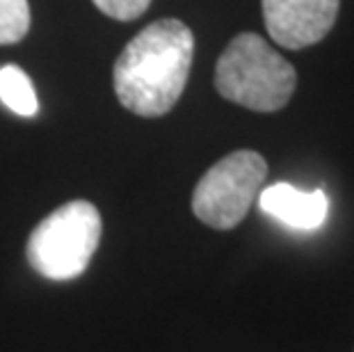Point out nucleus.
<instances>
[{
    "mask_svg": "<svg viewBox=\"0 0 354 352\" xmlns=\"http://www.w3.org/2000/svg\"><path fill=\"white\" fill-rule=\"evenodd\" d=\"M194 35L183 21L160 19L128 41L115 62V94L140 117H162L187 85Z\"/></svg>",
    "mask_w": 354,
    "mask_h": 352,
    "instance_id": "1",
    "label": "nucleus"
},
{
    "mask_svg": "<svg viewBox=\"0 0 354 352\" xmlns=\"http://www.w3.org/2000/svg\"><path fill=\"white\" fill-rule=\"evenodd\" d=\"M295 85V66L254 33L233 37L215 66V89L220 96L247 110H281Z\"/></svg>",
    "mask_w": 354,
    "mask_h": 352,
    "instance_id": "2",
    "label": "nucleus"
},
{
    "mask_svg": "<svg viewBox=\"0 0 354 352\" xmlns=\"http://www.w3.org/2000/svg\"><path fill=\"white\" fill-rule=\"evenodd\" d=\"M101 215L89 201H69L37 224L28 241V263L46 279L64 281L87 270L101 241Z\"/></svg>",
    "mask_w": 354,
    "mask_h": 352,
    "instance_id": "3",
    "label": "nucleus"
},
{
    "mask_svg": "<svg viewBox=\"0 0 354 352\" xmlns=\"http://www.w3.org/2000/svg\"><path fill=\"white\" fill-rule=\"evenodd\" d=\"M266 176L268 163L261 154L250 149L233 151L199 178L192 194V213L213 229L238 227L259 197Z\"/></svg>",
    "mask_w": 354,
    "mask_h": 352,
    "instance_id": "4",
    "label": "nucleus"
},
{
    "mask_svg": "<svg viewBox=\"0 0 354 352\" xmlns=\"http://www.w3.org/2000/svg\"><path fill=\"white\" fill-rule=\"evenodd\" d=\"M338 7L341 0H263V19L279 46L299 50L325 39Z\"/></svg>",
    "mask_w": 354,
    "mask_h": 352,
    "instance_id": "5",
    "label": "nucleus"
},
{
    "mask_svg": "<svg viewBox=\"0 0 354 352\" xmlns=\"http://www.w3.org/2000/svg\"><path fill=\"white\" fill-rule=\"evenodd\" d=\"M263 213L274 217L290 229L313 231L325 224L329 215V199L322 190L304 192L290 183H274L259 194Z\"/></svg>",
    "mask_w": 354,
    "mask_h": 352,
    "instance_id": "6",
    "label": "nucleus"
},
{
    "mask_svg": "<svg viewBox=\"0 0 354 352\" xmlns=\"http://www.w3.org/2000/svg\"><path fill=\"white\" fill-rule=\"evenodd\" d=\"M0 101L21 117H35L39 110L32 82L17 64L0 66Z\"/></svg>",
    "mask_w": 354,
    "mask_h": 352,
    "instance_id": "7",
    "label": "nucleus"
},
{
    "mask_svg": "<svg viewBox=\"0 0 354 352\" xmlns=\"http://www.w3.org/2000/svg\"><path fill=\"white\" fill-rule=\"evenodd\" d=\"M30 30L28 0H0V46L19 44Z\"/></svg>",
    "mask_w": 354,
    "mask_h": 352,
    "instance_id": "8",
    "label": "nucleus"
},
{
    "mask_svg": "<svg viewBox=\"0 0 354 352\" xmlns=\"http://www.w3.org/2000/svg\"><path fill=\"white\" fill-rule=\"evenodd\" d=\"M94 5L115 21H135L149 10L151 0H94Z\"/></svg>",
    "mask_w": 354,
    "mask_h": 352,
    "instance_id": "9",
    "label": "nucleus"
}]
</instances>
